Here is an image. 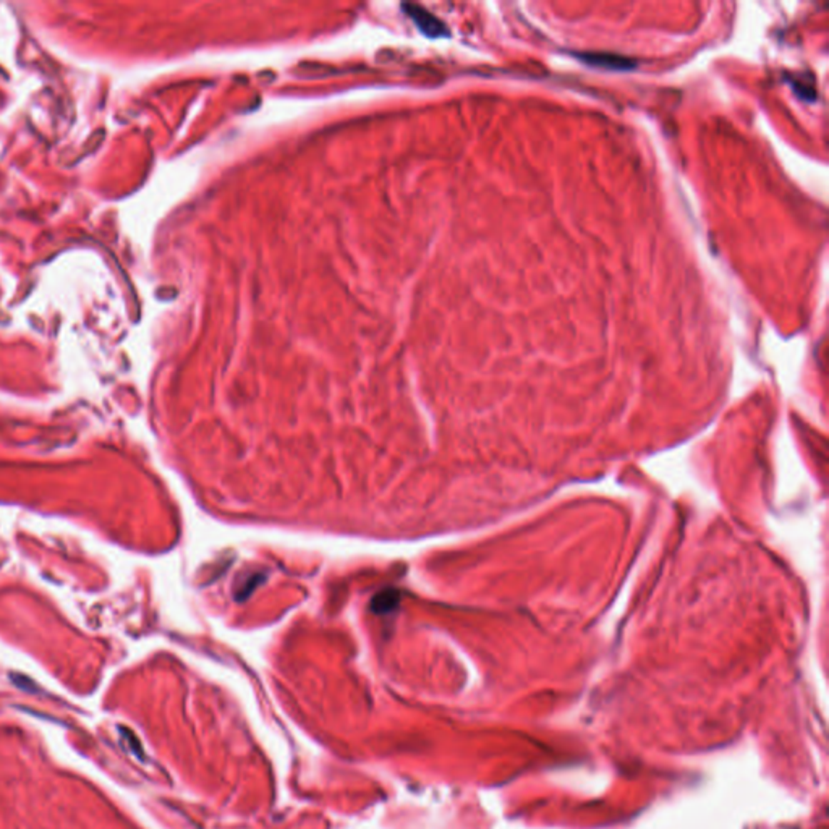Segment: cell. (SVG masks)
<instances>
[{
    "instance_id": "cell-2",
    "label": "cell",
    "mask_w": 829,
    "mask_h": 829,
    "mask_svg": "<svg viewBox=\"0 0 829 829\" xmlns=\"http://www.w3.org/2000/svg\"><path fill=\"white\" fill-rule=\"evenodd\" d=\"M579 59L588 65H593V67L608 70H630L635 67L634 60L616 56V54H584V56H579Z\"/></svg>"
},
{
    "instance_id": "cell-1",
    "label": "cell",
    "mask_w": 829,
    "mask_h": 829,
    "mask_svg": "<svg viewBox=\"0 0 829 829\" xmlns=\"http://www.w3.org/2000/svg\"><path fill=\"white\" fill-rule=\"evenodd\" d=\"M404 9L407 11V15L410 16L412 20L417 23L418 28L422 29L426 36H429V38H439V36L447 34L446 26H444L434 15H431L428 10L419 7V5H412V4L404 5Z\"/></svg>"
},
{
    "instance_id": "cell-3",
    "label": "cell",
    "mask_w": 829,
    "mask_h": 829,
    "mask_svg": "<svg viewBox=\"0 0 829 829\" xmlns=\"http://www.w3.org/2000/svg\"><path fill=\"white\" fill-rule=\"evenodd\" d=\"M397 604V593L382 591L372 601V608L377 612H386L387 608H394Z\"/></svg>"
}]
</instances>
